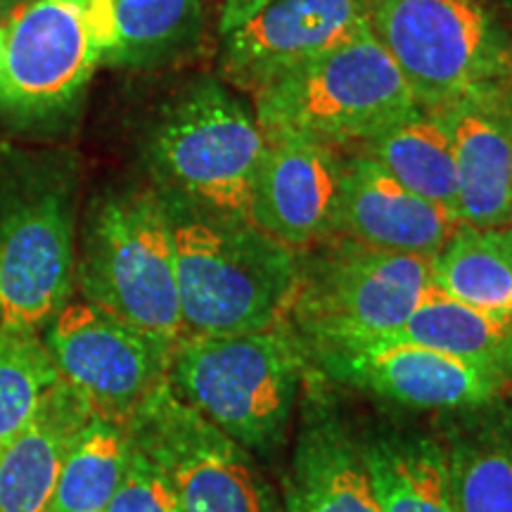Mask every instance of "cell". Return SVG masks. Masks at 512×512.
I'll return each mask as SVG.
<instances>
[{
    "label": "cell",
    "mask_w": 512,
    "mask_h": 512,
    "mask_svg": "<svg viewBox=\"0 0 512 512\" xmlns=\"http://www.w3.org/2000/svg\"><path fill=\"white\" fill-rule=\"evenodd\" d=\"M430 266L434 290L448 299L512 318V226H458Z\"/></svg>",
    "instance_id": "obj_21"
},
{
    "label": "cell",
    "mask_w": 512,
    "mask_h": 512,
    "mask_svg": "<svg viewBox=\"0 0 512 512\" xmlns=\"http://www.w3.org/2000/svg\"><path fill=\"white\" fill-rule=\"evenodd\" d=\"M102 62L86 0H36L5 22L0 114L19 126L57 124L76 110Z\"/></svg>",
    "instance_id": "obj_10"
},
{
    "label": "cell",
    "mask_w": 512,
    "mask_h": 512,
    "mask_svg": "<svg viewBox=\"0 0 512 512\" xmlns=\"http://www.w3.org/2000/svg\"><path fill=\"white\" fill-rule=\"evenodd\" d=\"M285 512H382L361 437L328 408H304L285 477Z\"/></svg>",
    "instance_id": "obj_17"
},
{
    "label": "cell",
    "mask_w": 512,
    "mask_h": 512,
    "mask_svg": "<svg viewBox=\"0 0 512 512\" xmlns=\"http://www.w3.org/2000/svg\"><path fill=\"white\" fill-rule=\"evenodd\" d=\"M41 332L60 380L95 418L126 425L169 382L176 344L91 302H69Z\"/></svg>",
    "instance_id": "obj_11"
},
{
    "label": "cell",
    "mask_w": 512,
    "mask_h": 512,
    "mask_svg": "<svg viewBox=\"0 0 512 512\" xmlns=\"http://www.w3.org/2000/svg\"><path fill=\"white\" fill-rule=\"evenodd\" d=\"M264 150L254 110L216 76H200L164 100L143 138L147 174L166 200L238 219H249Z\"/></svg>",
    "instance_id": "obj_3"
},
{
    "label": "cell",
    "mask_w": 512,
    "mask_h": 512,
    "mask_svg": "<svg viewBox=\"0 0 512 512\" xmlns=\"http://www.w3.org/2000/svg\"><path fill=\"white\" fill-rule=\"evenodd\" d=\"M489 3L512 19V0H489Z\"/></svg>",
    "instance_id": "obj_30"
},
{
    "label": "cell",
    "mask_w": 512,
    "mask_h": 512,
    "mask_svg": "<svg viewBox=\"0 0 512 512\" xmlns=\"http://www.w3.org/2000/svg\"><path fill=\"white\" fill-rule=\"evenodd\" d=\"M368 22L420 110L512 83V29L489 0H370Z\"/></svg>",
    "instance_id": "obj_8"
},
{
    "label": "cell",
    "mask_w": 512,
    "mask_h": 512,
    "mask_svg": "<svg viewBox=\"0 0 512 512\" xmlns=\"http://www.w3.org/2000/svg\"><path fill=\"white\" fill-rule=\"evenodd\" d=\"M358 152L380 164L415 195L446 209L458 221L456 157L444 121L437 114L418 107Z\"/></svg>",
    "instance_id": "obj_22"
},
{
    "label": "cell",
    "mask_w": 512,
    "mask_h": 512,
    "mask_svg": "<svg viewBox=\"0 0 512 512\" xmlns=\"http://www.w3.org/2000/svg\"><path fill=\"white\" fill-rule=\"evenodd\" d=\"M74 283L91 302L136 328L185 339L169 211L155 185L95 195L83 216Z\"/></svg>",
    "instance_id": "obj_5"
},
{
    "label": "cell",
    "mask_w": 512,
    "mask_h": 512,
    "mask_svg": "<svg viewBox=\"0 0 512 512\" xmlns=\"http://www.w3.org/2000/svg\"><path fill=\"white\" fill-rule=\"evenodd\" d=\"M309 363L330 380L349 384L396 406L420 411H465L498 399H512L501 377L446 351L368 339L306 351Z\"/></svg>",
    "instance_id": "obj_13"
},
{
    "label": "cell",
    "mask_w": 512,
    "mask_h": 512,
    "mask_svg": "<svg viewBox=\"0 0 512 512\" xmlns=\"http://www.w3.org/2000/svg\"><path fill=\"white\" fill-rule=\"evenodd\" d=\"M309 356L290 325L230 337H185L171 358V389L256 456L285 444Z\"/></svg>",
    "instance_id": "obj_6"
},
{
    "label": "cell",
    "mask_w": 512,
    "mask_h": 512,
    "mask_svg": "<svg viewBox=\"0 0 512 512\" xmlns=\"http://www.w3.org/2000/svg\"><path fill=\"white\" fill-rule=\"evenodd\" d=\"M105 512H183V508L164 467L128 439L124 477Z\"/></svg>",
    "instance_id": "obj_27"
},
{
    "label": "cell",
    "mask_w": 512,
    "mask_h": 512,
    "mask_svg": "<svg viewBox=\"0 0 512 512\" xmlns=\"http://www.w3.org/2000/svg\"><path fill=\"white\" fill-rule=\"evenodd\" d=\"M361 446L382 512H458L437 434L380 427L361 437Z\"/></svg>",
    "instance_id": "obj_20"
},
{
    "label": "cell",
    "mask_w": 512,
    "mask_h": 512,
    "mask_svg": "<svg viewBox=\"0 0 512 512\" xmlns=\"http://www.w3.org/2000/svg\"><path fill=\"white\" fill-rule=\"evenodd\" d=\"M287 325L304 349L392 335L434 292L425 256L396 254L332 235L297 252Z\"/></svg>",
    "instance_id": "obj_7"
},
{
    "label": "cell",
    "mask_w": 512,
    "mask_h": 512,
    "mask_svg": "<svg viewBox=\"0 0 512 512\" xmlns=\"http://www.w3.org/2000/svg\"><path fill=\"white\" fill-rule=\"evenodd\" d=\"M505 110H508L510 133H512V83H510V86H505Z\"/></svg>",
    "instance_id": "obj_31"
},
{
    "label": "cell",
    "mask_w": 512,
    "mask_h": 512,
    "mask_svg": "<svg viewBox=\"0 0 512 512\" xmlns=\"http://www.w3.org/2000/svg\"><path fill=\"white\" fill-rule=\"evenodd\" d=\"M377 339H401L465 358L501 377L512 394V318L470 309L434 290L403 328Z\"/></svg>",
    "instance_id": "obj_23"
},
{
    "label": "cell",
    "mask_w": 512,
    "mask_h": 512,
    "mask_svg": "<svg viewBox=\"0 0 512 512\" xmlns=\"http://www.w3.org/2000/svg\"><path fill=\"white\" fill-rule=\"evenodd\" d=\"M370 0H256L219 15V79L256 93L368 27Z\"/></svg>",
    "instance_id": "obj_12"
},
{
    "label": "cell",
    "mask_w": 512,
    "mask_h": 512,
    "mask_svg": "<svg viewBox=\"0 0 512 512\" xmlns=\"http://www.w3.org/2000/svg\"><path fill=\"white\" fill-rule=\"evenodd\" d=\"M79 157L0 145V325L41 332L72 302Z\"/></svg>",
    "instance_id": "obj_2"
},
{
    "label": "cell",
    "mask_w": 512,
    "mask_h": 512,
    "mask_svg": "<svg viewBox=\"0 0 512 512\" xmlns=\"http://www.w3.org/2000/svg\"><path fill=\"white\" fill-rule=\"evenodd\" d=\"M57 380L41 332L0 325V451L29 425Z\"/></svg>",
    "instance_id": "obj_26"
},
{
    "label": "cell",
    "mask_w": 512,
    "mask_h": 512,
    "mask_svg": "<svg viewBox=\"0 0 512 512\" xmlns=\"http://www.w3.org/2000/svg\"><path fill=\"white\" fill-rule=\"evenodd\" d=\"M164 202L185 337L247 335L285 325L297 290V252L249 219Z\"/></svg>",
    "instance_id": "obj_1"
},
{
    "label": "cell",
    "mask_w": 512,
    "mask_h": 512,
    "mask_svg": "<svg viewBox=\"0 0 512 512\" xmlns=\"http://www.w3.org/2000/svg\"><path fill=\"white\" fill-rule=\"evenodd\" d=\"M446 446L458 512H512V399L446 413Z\"/></svg>",
    "instance_id": "obj_19"
},
{
    "label": "cell",
    "mask_w": 512,
    "mask_h": 512,
    "mask_svg": "<svg viewBox=\"0 0 512 512\" xmlns=\"http://www.w3.org/2000/svg\"><path fill=\"white\" fill-rule=\"evenodd\" d=\"M128 460L126 425L93 418L64 460L48 512H105Z\"/></svg>",
    "instance_id": "obj_25"
},
{
    "label": "cell",
    "mask_w": 512,
    "mask_h": 512,
    "mask_svg": "<svg viewBox=\"0 0 512 512\" xmlns=\"http://www.w3.org/2000/svg\"><path fill=\"white\" fill-rule=\"evenodd\" d=\"M252 3H256V0H221V15H233V12L249 8Z\"/></svg>",
    "instance_id": "obj_29"
},
{
    "label": "cell",
    "mask_w": 512,
    "mask_h": 512,
    "mask_svg": "<svg viewBox=\"0 0 512 512\" xmlns=\"http://www.w3.org/2000/svg\"><path fill=\"white\" fill-rule=\"evenodd\" d=\"M117 46L105 64L155 69L200 48L204 0H112Z\"/></svg>",
    "instance_id": "obj_24"
},
{
    "label": "cell",
    "mask_w": 512,
    "mask_h": 512,
    "mask_svg": "<svg viewBox=\"0 0 512 512\" xmlns=\"http://www.w3.org/2000/svg\"><path fill=\"white\" fill-rule=\"evenodd\" d=\"M128 439L164 467L183 512H285L252 453L166 382L126 422Z\"/></svg>",
    "instance_id": "obj_9"
},
{
    "label": "cell",
    "mask_w": 512,
    "mask_h": 512,
    "mask_svg": "<svg viewBox=\"0 0 512 512\" xmlns=\"http://www.w3.org/2000/svg\"><path fill=\"white\" fill-rule=\"evenodd\" d=\"M93 418L88 403L57 380L29 425L0 451V512H48L64 460Z\"/></svg>",
    "instance_id": "obj_18"
},
{
    "label": "cell",
    "mask_w": 512,
    "mask_h": 512,
    "mask_svg": "<svg viewBox=\"0 0 512 512\" xmlns=\"http://www.w3.org/2000/svg\"><path fill=\"white\" fill-rule=\"evenodd\" d=\"M252 102L266 138L311 140L342 155L358 152L418 110L370 22L339 46L266 83Z\"/></svg>",
    "instance_id": "obj_4"
},
{
    "label": "cell",
    "mask_w": 512,
    "mask_h": 512,
    "mask_svg": "<svg viewBox=\"0 0 512 512\" xmlns=\"http://www.w3.org/2000/svg\"><path fill=\"white\" fill-rule=\"evenodd\" d=\"M458 226L456 216L415 195L363 152L342 155L337 235L384 252L432 259Z\"/></svg>",
    "instance_id": "obj_15"
},
{
    "label": "cell",
    "mask_w": 512,
    "mask_h": 512,
    "mask_svg": "<svg viewBox=\"0 0 512 512\" xmlns=\"http://www.w3.org/2000/svg\"><path fill=\"white\" fill-rule=\"evenodd\" d=\"M3 57H5V27H0V69H3Z\"/></svg>",
    "instance_id": "obj_32"
},
{
    "label": "cell",
    "mask_w": 512,
    "mask_h": 512,
    "mask_svg": "<svg viewBox=\"0 0 512 512\" xmlns=\"http://www.w3.org/2000/svg\"><path fill=\"white\" fill-rule=\"evenodd\" d=\"M31 3H36V0H0V19L10 22L19 10H24Z\"/></svg>",
    "instance_id": "obj_28"
},
{
    "label": "cell",
    "mask_w": 512,
    "mask_h": 512,
    "mask_svg": "<svg viewBox=\"0 0 512 512\" xmlns=\"http://www.w3.org/2000/svg\"><path fill=\"white\" fill-rule=\"evenodd\" d=\"M342 152L302 138H266L256 169L249 221L302 252L337 235Z\"/></svg>",
    "instance_id": "obj_14"
},
{
    "label": "cell",
    "mask_w": 512,
    "mask_h": 512,
    "mask_svg": "<svg viewBox=\"0 0 512 512\" xmlns=\"http://www.w3.org/2000/svg\"><path fill=\"white\" fill-rule=\"evenodd\" d=\"M434 114L444 121L456 157L460 226H512V133L505 86L463 95Z\"/></svg>",
    "instance_id": "obj_16"
}]
</instances>
